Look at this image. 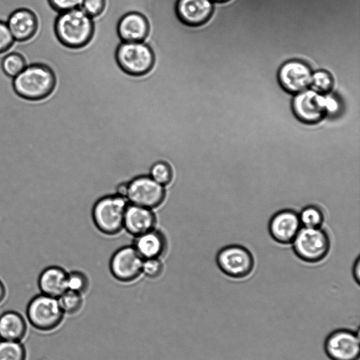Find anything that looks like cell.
<instances>
[{"label":"cell","mask_w":360,"mask_h":360,"mask_svg":"<svg viewBox=\"0 0 360 360\" xmlns=\"http://www.w3.org/2000/svg\"><path fill=\"white\" fill-rule=\"evenodd\" d=\"M216 262L225 275L237 279L249 276L255 266L250 251L240 245H230L221 248L216 255Z\"/></svg>","instance_id":"52a82bcc"},{"label":"cell","mask_w":360,"mask_h":360,"mask_svg":"<svg viewBox=\"0 0 360 360\" xmlns=\"http://www.w3.org/2000/svg\"><path fill=\"white\" fill-rule=\"evenodd\" d=\"M292 110L300 120L308 124L317 122L326 114V94L311 89L300 91L292 100Z\"/></svg>","instance_id":"8fae6325"},{"label":"cell","mask_w":360,"mask_h":360,"mask_svg":"<svg viewBox=\"0 0 360 360\" xmlns=\"http://www.w3.org/2000/svg\"><path fill=\"white\" fill-rule=\"evenodd\" d=\"M143 259L132 245L117 249L111 256L110 271L112 276L121 283H129L141 274Z\"/></svg>","instance_id":"30bf717a"},{"label":"cell","mask_w":360,"mask_h":360,"mask_svg":"<svg viewBox=\"0 0 360 360\" xmlns=\"http://www.w3.org/2000/svg\"><path fill=\"white\" fill-rule=\"evenodd\" d=\"M68 290L79 292L83 295L89 287V279L82 271L72 269L68 271Z\"/></svg>","instance_id":"4316f807"},{"label":"cell","mask_w":360,"mask_h":360,"mask_svg":"<svg viewBox=\"0 0 360 360\" xmlns=\"http://www.w3.org/2000/svg\"><path fill=\"white\" fill-rule=\"evenodd\" d=\"M326 113H334L339 108L338 101L331 96L326 94Z\"/></svg>","instance_id":"1f68e13d"},{"label":"cell","mask_w":360,"mask_h":360,"mask_svg":"<svg viewBox=\"0 0 360 360\" xmlns=\"http://www.w3.org/2000/svg\"><path fill=\"white\" fill-rule=\"evenodd\" d=\"M148 175L158 184L165 186L173 178V171L168 162L157 160L153 162L148 169Z\"/></svg>","instance_id":"603a6c76"},{"label":"cell","mask_w":360,"mask_h":360,"mask_svg":"<svg viewBox=\"0 0 360 360\" xmlns=\"http://www.w3.org/2000/svg\"><path fill=\"white\" fill-rule=\"evenodd\" d=\"M1 65L4 73L13 79L27 65L23 55L18 52H11L6 54L3 58Z\"/></svg>","instance_id":"44dd1931"},{"label":"cell","mask_w":360,"mask_h":360,"mask_svg":"<svg viewBox=\"0 0 360 360\" xmlns=\"http://www.w3.org/2000/svg\"><path fill=\"white\" fill-rule=\"evenodd\" d=\"M302 227L321 228L324 216L322 210L316 205H308L304 207L299 214Z\"/></svg>","instance_id":"d4e9b609"},{"label":"cell","mask_w":360,"mask_h":360,"mask_svg":"<svg viewBox=\"0 0 360 360\" xmlns=\"http://www.w3.org/2000/svg\"><path fill=\"white\" fill-rule=\"evenodd\" d=\"M214 5L212 0H178L176 13L181 21L191 26H200L210 18Z\"/></svg>","instance_id":"9a60e30c"},{"label":"cell","mask_w":360,"mask_h":360,"mask_svg":"<svg viewBox=\"0 0 360 360\" xmlns=\"http://www.w3.org/2000/svg\"><path fill=\"white\" fill-rule=\"evenodd\" d=\"M57 299L64 314L77 313L83 304L82 294L70 290H67Z\"/></svg>","instance_id":"cb8c5ba5"},{"label":"cell","mask_w":360,"mask_h":360,"mask_svg":"<svg viewBox=\"0 0 360 360\" xmlns=\"http://www.w3.org/2000/svg\"><path fill=\"white\" fill-rule=\"evenodd\" d=\"M15 93L30 101H40L50 97L57 86L55 70L49 65L36 63L27 65L13 79Z\"/></svg>","instance_id":"6da1fadb"},{"label":"cell","mask_w":360,"mask_h":360,"mask_svg":"<svg viewBox=\"0 0 360 360\" xmlns=\"http://www.w3.org/2000/svg\"><path fill=\"white\" fill-rule=\"evenodd\" d=\"M0 360H27V351L22 342L0 340Z\"/></svg>","instance_id":"7402d4cb"},{"label":"cell","mask_w":360,"mask_h":360,"mask_svg":"<svg viewBox=\"0 0 360 360\" xmlns=\"http://www.w3.org/2000/svg\"><path fill=\"white\" fill-rule=\"evenodd\" d=\"M163 269V265L159 258L143 259L141 274L149 278L158 277Z\"/></svg>","instance_id":"83f0119b"},{"label":"cell","mask_w":360,"mask_h":360,"mask_svg":"<svg viewBox=\"0 0 360 360\" xmlns=\"http://www.w3.org/2000/svg\"><path fill=\"white\" fill-rule=\"evenodd\" d=\"M330 241L327 232L321 228H301L292 241L295 254L302 261L316 263L328 255Z\"/></svg>","instance_id":"5b68a950"},{"label":"cell","mask_w":360,"mask_h":360,"mask_svg":"<svg viewBox=\"0 0 360 360\" xmlns=\"http://www.w3.org/2000/svg\"><path fill=\"white\" fill-rule=\"evenodd\" d=\"M333 85L331 75L326 70H317L312 72L310 85L311 89L321 94H326Z\"/></svg>","instance_id":"484cf974"},{"label":"cell","mask_w":360,"mask_h":360,"mask_svg":"<svg viewBox=\"0 0 360 360\" xmlns=\"http://www.w3.org/2000/svg\"><path fill=\"white\" fill-rule=\"evenodd\" d=\"M148 23L146 18L136 12L124 15L117 25L118 34L122 41H143L148 34Z\"/></svg>","instance_id":"ac0fdd59"},{"label":"cell","mask_w":360,"mask_h":360,"mask_svg":"<svg viewBox=\"0 0 360 360\" xmlns=\"http://www.w3.org/2000/svg\"><path fill=\"white\" fill-rule=\"evenodd\" d=\"M68 271L60 265L44 268L37 278L40 293L58 298L68 290Z\"/></svg>","instance_id":"e0dca14e"},{"label":"cell","mask_w":360,"mask_h":360,"mask_svg":"<svg viewBox=\"0 0 360 360\" xmlns=\"http://www.w3.org/2000/svg\"><path fill=\"white\" fill-rule=\"evenodd\" d=\"M27 323L35 330L49 333L57 329L64 318L58 299L41 293L32 297L26 307Z\"/></svg>","instance_id":"3957f363"},{"label":"cell","mask_w":360,"mask_h":360,"mask_svg":"<svg viewBox=\"0 0 360 360\" xmlns=\"http://www.w3.org/2000/svg\"><path fill=\"white\" fill-rule=\"evenodd\" d=\"M105 6V0H79L78 8L91 18L100 15Z\"/></svg>","instance_id":"f1b7e54d"},{"label":"cell","mask_w":360,"mask_h":360,"mask_svg":"<svg viewBox=\"0 0 360 360\" xmlns=\"http://www.w3.org/2000/svg\"><path fill=\"white\" fill-rule=\"evenodd\" d=\"M311 75L312 72L309 65L302 61L293 60L282 65L278 72V79L285 90L297 94L309 86Z\"/></svg>","instance_id":"4fadbf2b"},{"label":"cell","mask_w":360,"mask_h":360,"mask_svg":"<svg viewBox=\"0 0 360 360\" xmlns=\"http://www.w3.org/2000/svg\"><path fill=\"white\" fill-rule=\"evenodd\" d=\"M7 295V289L4 283L0 279V304L6 299Z\"/></svg>","instance_id":"836d02e7"},{"label":"cell","mask_w":360,"mask_h":360,"mask_svg":"<svg viewBox=\"0 0 360 360\" xmlns=\"http://www.w3.org/2000/svg\"><path fill=\"white\" fill-rule=\"evenodd\" d=\"M51 8L56 13L77 8L79 0H47Z\"/></svg>","instance_id":"4dcf8cb0"},{"label":"cell","mask_w":360,"mask_h":360,"mask_svg":"<svg viewBox=\"0 0 360 360\" xmlns=\"http://www.w3.org/2000/svg\"><path fill=\"white\" fill-rule=\"evenodd\" d=\"M213 2H225L229 0H212Z\"/></svg>","instance_id":"e575fe53"},{"label":"cell","mask_w":360,"mask_h":360,"mask_svg":"<svg viewBox=\"0 0 360 360\" xmlns=\"http://www.w3.org/2000/svg\"><path fill=\"white\" fill-rule=\"evenodd\" d=\"M116 58L120 67L134 76L147 73L154 63L153 53L143 41H122L117 48Z\"/></svg>","instance_id":"8992f818"},{"label":"cell","mask_w":360,"mask_h":360,"mask_svg":"<svg viewBox=\"0 0 360 360\" xmlns=\"http://www.w3.org/2000/svg\"><path fill=\"white\" fill-rule=\"evenodd\" d=\"M352 275L356 283L360 284V257L358 256L352 267Z\"/></svg>","instance_id":"d6a6232c"},{"label":"cell","mask_w":360,"mask_h":360,"mask_svg":"<svg viewBox=\"0 0 360 360\" xmlns=\"http://www.w3.org/2000/svg\"><path fill=\"white\" fill-rule=\"evenodd\" d=\"M15 39L6 22L0 20V54L7 52L14 44Z\"/></svg>","instance_id":"f546056e"},{"label":"cell","mask_w":360,"mask_h":360,"mask_svg":"<svg viewBox=\"0 0 360 360\" xmlns=\"http://www.w3.org/2000/svg\"><path fill=\"white\" fill-rule=\"evenodd\" d=\"M53 29L56 39L61 45L77 49L90 41L94 31L93 20L77 7L58 13Z\"/></svg>","instance_id":"7a4b0ae2"},{"label":"cell","mask_w":360,"mask_h":360,"mask_svg":"<svg viewBox=\"0 0 360 360\" xmlns=\"http://www.w3.org/2000/svg\"><path fill=\"white\" fill-rule=\"evenodd\" d=\"M7 25L15 41L31 40L37 33L39 22L36 13L27 8L13 11L8 16Z\"/></svg>","instance_id":"5bb4252c"},{"label":"cell","mask_w":360,"mask_h":360,"mask_svg":"<svg viewBox=\"0 0 360 360\" xmlns=\"http://www.w3.org/2000/svg\"><path fill=\"white\" fill-rule=\"evenodd\" d=\"M165 195V186L148 174L137 175L128 182L127 199L131 204L153 209L162 202Z\"/></svg>","instance_id":"9c48e42d"},{"label":"cell","mask_w":360,"mask_h":360,"mask_svg":"<svg viewBox=\"0 0 360 360\" xmlns=\"http://www.w3.org/2000/svg\"><path fill=\"white\" fill-rule=\"evenodd\" d=\"M27 330V321L20 313L8 310L0 314V340L22 342Z\"/></svg>","instance_id":"d6986e66"},{"label":"cell","mask_w":360,"mask_h":360,"mask_svg":"<svg viewBox=\"0 0 360 360\" xmlns=\"http://www.w3.org/2000/svg\"><path fill=\"white\" fill-rule=\"evenodd\" d=\"M155 215L152 209L129 203L124 216L123 228L133 236H137L155 229Z\"/></svg>","instance_id":"2e32d148"},{"label":"cell","mask_w":360,"mask_h":360,"mask_svg":"<svg viewBox=\"0 0 360 360\" xmlns=\"http://www.w3.org/2000/svg\"><path fill=\"white\" fill-rule=\"evenodd\" d=\"M323 349L330 360H359V333L345 328L335 329L326 336Z\"/></svg>","instance_id":"ba28073f"},{"label":"cell","mask_w":360,"mask_h":360,"mask_svg":"<svg viewBox=\"0 0 360 360\" xmlns=\"http://www.w3.org/2000/svg\"><path fill=\"white\" fill-rule=\"evenodd\" d=\"M126 198L115 193L99 198L92 209V217L96 227L107 234H114L123 229L124 216L129 205Z\"/></svg>","instance_id":"277c9868"},{"label":"cell","mask_w":360,"mask_h":360,"mask_svg":"<svg viewBox=\"0 0 360 360\" xmlns=\"http://www.w3.org/2000/svg\"><path fill=\"white\" fill-rule=\"evenodd\" d=\"M301 228L299 214L291 209L276 212L271 217L268 226L271 237L283 245L292 243Z\"/></svg>","instance_id":"7c38bea8"},{"label":"cell","mask_w":360,"mask_h":360,"mask_svg":"<svg viewBox=\"0 0 360 360\" xmlns=\"http://www.w3.org/2000/svg\"><path fill=\"white\" fill-rule=\"evenodd\" d=\"M132 245L143 259L158 258L165 249V240L163 234L153 229L134 236Z\"/></svg>","instance_id":"ffe728a7"}]
</instances>
